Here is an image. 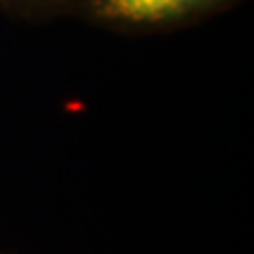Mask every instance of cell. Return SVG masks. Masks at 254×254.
Listing matches in <instances>:
<instances>
[{
    "label": "cell",
    "mask_w": 254,
    "mask_h": 254,
    "mask_svg": "<svg viewBox=\"0 0 254 254\" xmlns=\"http://www.w3.org/2000/svg\"><path fill=\"white\" fill-rule=\"evenodd\" d=\"M227 0H85L89 15L121 28L172 26L210 13Z\"/></svg>",
    "instance_id": "6da1fadb"
},
{
    "label": "cell",
    "mask_w": 254,
    "mask_h": 254,
    "mask_svg": "<svg viewBox=\"0 0 254 254\" xmlns=\"http://www.w3.org/2000/svg\"><path fill=\"white\" fill-rule=\"evenodd\" d=\"M0 2L9 4L11 0H0ZM21 2H26V4H30V6H36V9H55V6L66 4L68 0H21Z\"/></svg>",
    "instance_id": "7a4b0ae2"
}]
</instances>
